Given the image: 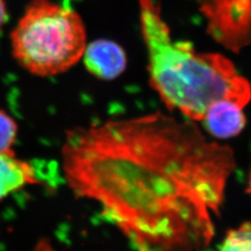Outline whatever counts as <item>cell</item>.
Masks as SVG:
<instances>
[{"label":"cell","instance_id":"cell-1","mask_svg":"<svg viewBox=\"0 0 251 251\" xmlns=\"http://www.w3.org/2000/svg\"><path fill=\"white\" fill-rule=\"evenodd\" d=\"M62 168L138 251H192L212 240L233 164L194 124L154 113L69 130Z\"/></svg>","mask_w":251,"mask_h":251},{"label":"cell","instance_id":"cell-2","mask_svg":"<svg viewBox=\"0 0 251 251\" xmlns=\"http://www.w3.org/2000/svg\"><path fill=\"white\" fill-rule=\"evenodd\" d=\"M148 55L150 84L171 110L202 121L209 106L231 100L246 106L251 86L222 54L197 51L185 41H174L155 0H138Z\"/></svg>","mask_w":251,"mask_h":251},{"label":"cell","instance_id":"cell-3","mask_svg":"<svg viewBox=\"0 0 251 251\" xmlns=\"http://www.w3.org/2000/svg\"><path fill=\"white\" fill-rule=\"evenodd\" d=\"M19 64L37 76L64 73L83 57L87 33L79 14L51 0H33L11 35Z\"/></svg>","mask_w":251,"mask_h":251},{"label":"cell","instance_id":"cell-4","mask_svg":"<svg viewBox=\"0 0 251 251\" xmlns=\"http://www.w3.org/2000/svg\"><path fill=\"white\" fill-rule=\"evenodd\" d=\"M83 60L87 70L102 80L118 77L127 63L123 48L108 39H98L87 46Z\"/></svg>","mask_w":251,"mask_h":251},{"label":"cell","instance_id":"cell-5","mask_svg":"<svg viewBox=\"0 0 251 251\" xmlns=\"http://www.w3.org/2000/svg\"><path fill=\"white\" fill-rule=\"evenodd\" d=\"M241 104L231 100H220L206 111L202 121L211 135L219 139H229L239 134L246 126Z\"/></svg>","mask_w":251,"mask_h":251},{"label":"cell","instance_id":"cell-6","mask_svg":"<svg viewBox=\"0 0 251 251\" xmlns=\"http://www.w3.org/2000/svg\"><path fill=\"white\" fill-rule=\"evenodd\" d=\"M37 182L32 164L16 157L13 151L0 152V199L28 184Z\"/></svg>","mask_w":251,"mask_h":251},{"label":"cell","instance_id":"cell-7","mask_svg":"<svg viewBox=\"0 0 251 251\" xmlns=\"http://www.w3.org/2000/svg\"><path fill=\"white\" fill-rule=\"evenodd\" d=\"M220 251H251V222H246L239 227L229 230Z\"/></svg>","mask_w":251,"mask_h":251},{"label":"cell","instance_id":"cell-8","mask_svg":"<svg viewBox=\"0 0 251 251\" xmlns=\"http://www.w3.org/2000/svg\"><path fill=\"white\" fill-rule=\"evenodd\" d=\"M17 131L15 121L0 110V152L12 151L11 147L15 143Z\"/></svg>","mask_w":251,"mask_h":251},{"label":"cell","instance_id":"cell-9","mask_svg":"<svg viewBox=\"0 0 251 251\" xmlns=\"http://www.w3.org/2000/svg\"><path fill=\"white\" fill-rule=\"evenodd\" d=\"M57 251L54 249L53 247H52V245L50 244V242L49 240H47V239H42V240H40L39 242L37 243V245L35 247V249H34V251Z\"/></svg>","mask_w":251,"mask_h":251},{"label":"cell","instance_id":"cell-10","mask_svg":"<svg viewBox=\"0 0 251 251\" xmlns=\"http://www.w3.org/2000/svg\"><path fill=\"white\" fill-rule=\"evenodd\" d=\"M7 19V9L4 0H0V28L4 25Z\"/></svg>","mask_w":251,"mask_h":251},{"label":"cell","instance_id":"cell-11","mask_svg":"<svg viewBox=\"0 0 251 251\" xmlns=\"http://www.w3.org/2000/svg\"><path fill=\"white\" fill-rule=\"evenodd\" d=\"M248 193L251 195V175H250V181H249V187H248Z\"/></svg>","mask_w":251,"mask_h":251}]
</instances>
